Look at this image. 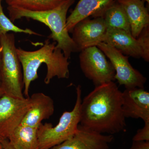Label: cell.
<instances>
[{
  "label": "cell",
  "instance_id": "obj_1",
  "mask_svg": "<svg viewBox=\"0 0 149 149\" xmlns=\"http://www.w3.org/2000/svg\"><path fill=\"white\" fill-rule=\"evenodd\" d=\"M122 104V92L114 81L95 86L82 100L80 124L101 134L125 131Z\"/></svg>",
  "mask_w": 149,
  "mask_h": 149
},
{
  "label": "cell",
  "instance_id": "obj_2",
  "mask_svg": "<svg viewBox=\"0 0 149 149\" xmlns=\"http://www.w3.org/2000/svg\"><path fill=\"white\" fill-rule=\"evenodd\" d=\"M56 42L47 41L37 50L28 51L17 48V53L22 68L24 94L29 97V88L32 81L38 78V70L42 63L47 67L44 82L47 85L55 77L59 79L68 78L69 62Z\"/></svg>",
  "mask_w": 149,
  "mask_h": 149
},
{
  "label": "cell",
  "instance_id": "obj_3",
  "mask_svg": "<svg viewBox=\"0 0 149 149\" xmlns=\"http://www.w3.org/2000/svg\"><path fill=\"white\" fill-rule=\"evenodd\" d=\"M75 0H65L60 5L49 10L32 11L17 8L8 7L10 19L13 22L27 17L45 24L50 29L49 38L56 43L57 47L61 49L67 58L72 53L78 52L77 47L67 30V14Z\"/></svg>",
  "mask_w": 149,
  "mask_h": 149
},
{
  "label": "cell",
  "instance_id": "obj_4",
  "mask_svg": "<svg viewBox=\"0 0 149 149\" xmlns=\"http://www.w3.org/2000/svg\"><path fill=\"white\" fill-rule=\"evenodd\" d=\"M1 58L0 84L4 94L18 99L25 98L23 72L17 53L15 35L7 33L0 36Z\"/></svg>",
  "mask_w": 149,
  "mask_h": 149
},
{
  "label": "cell",
  "instance_id": "obj_5",
  "mask_svg": "<svg viewBox=\"0 0 149 149\" xmlns=\"http://www.w3.org/2000/svg\"><path fill=\"white\" fill-rule=\"evenodd\" d=\"M76 100L71 111H65L58 123L53 126L51 123H41L37 129L39 149H51L72 137L80 124L82 87L76 88Z\"/></svg>",
  "mask_w": 149,
  "mask_h": 149
},
{
  "label": "cell",
  "instance_id": "obj_6",
  "mask_svg": "<svg viewBox=\"0 0 149 149\" xmlns=\"http://www.w3.org/2000/svg\"><path fill=\"white\" fill-rule=\"evenodd\" d=\"M80 52L81 70L95 87L114 81L115 71L113 66L97 46L86 48Z\"/></svg>",
  "mask_w": 149,
  "mask_h": 149
},
{
  "label": "cell",
  "instance_id": "obj_7",
  "mask_svg": "<svg viewBox=\"0 0 149 149\" xmlns=\"http://www.w3.org/2000/svg\"><path fill=\"white\" fill-rule=\"evenodd\" d=\"M97 47L111 63L115 71V80L119 85H123L125 89L144 88L147 78L130 64L128 56L107 43H100Z\"/></svg>",
  "mask_w": 149,
  "mask_h": 149
},
{
  "label": "cell",
  "instance_id": "obj_8",
  "mask_svg": "<svg viewBox=\"0 0 149 149\" xmlns=\"http://www.w3.org/2000/svg\"><path fill=\"white\" fill-rule=\"evenodd\" d=\"M29 97L16 98L3 94L0 97V137L8 139L21 124L31 107Z\"/></svg>",
  "mask_w": 149,
  "mask_h": 149
},
{
  "label": "cell",
  "instance_id": "obj_9",
  "mask_svg": "<svg viewBox=\"0 0 149 149\" xmlns=\"http://www.w3.org/2000/svg\"><path fill=\"white\" fill-rule=\"evenodd\" d=\"M72 38L78 52L103 42L107 28L103 17L81 20L72 29Z\"/></svg>",
  "mask_w": 149,
  "mask_h": 149
},
{
  "label": "cell",
  "instance_id": "obj_10",
  "mask_svg": "<svg viewBox=\"0 0 149 149\" xmlns=\"http://www.w3.org/2000/svg\"><path fill=\"white\" fill-rule=\"evenodd\" d=\"M114 137L104 135L79 124L74 136L51 149H109Z\"/></svg>",
  "mask_w": 149,
  "mask_h": 149
},
{
  "label": "cell",
  "instance_id": "obj_11",
  "mask_svg": "<svg viewBox=\"0 0 149 149\" xmlns=\"http://www.w3.org/2000/svg\"><path fill=\"white\" fill-rule=\"evenodd\" d=\"M122 110L125 118L149 121V93L144 88L125 89L122 92Z\"/></svg>",
  "mask_w": 149,
  "mask_h": 149
},
{
  "label": "cell",
  "instance_id": "obj_12",
  "mask_svg": "<svg viewBox=\"0 0 149 149\" xmlns=\"http://www.w3.org/2000/svg\"><path fill=\"white\" fill-rule=\"evenodd\" d=\"M29 100L31 107L21 124L38 128L42 120L49 119L53 115L54 102L49 96L42 93L32 94Z\"/></svg>",
  "mask_w": 149,
  "mask_h": 149
},
{
  "label": "cell",
  "instance_id": "obj_13",
  "mask_svg": "<svg viewBox=\"0 0 149 149\" xmlns=\"http://www.w3.org/2000/svg\"><path fill=\"white\" fill-rule=\"evenodd\" d=\"M116 0H80L70 15L67 18L66 28L72 32L76 24L81 20L93 16L102 17L107 9Z\"/></svg>",
  "mask_w": 149,
  "mask_h": 149
},
{
  "label": "cell",
  "instance_id": "obj_14",
  "mask_svg": "<svg viewBox=\"0 0 149 149\" xmlns=\"http://www.w3.org/2000/svg\"><path fill=\"white\" fill-rule=\"evenodd\" d=\"M103 42L114 47L127 56L136 58H144V52L141 41L131 34L123 30H107Z\"/></svg>",
  "mask_w": 149,
  "mask_h": 149
},
{
  "label": "cell",
  "instance_id": "obj_15",
  "mask_svg": "<svg viewBox=\"0 0 149 149\" xmlns=\"http://www.w3.org/2000/svg\"><path fill=\"white\" fill-rule=\"evenodd\" d=\"M122 6L130 24L131 35L137 39L142 30L149 26L148 10L143 0H117Z\"/></svg>",
  "mask_w": 149,
  "mask_h": 149
},
{
  "label": "cell",
  "instance_id": "obj_16",
  "mask_svg": "<svg viewBox=\"0 0 149 149\" xmlns=\"http://www.w3.org/2000/svg\"><path fill=\"white\" fill-rule=\"evenodd\" d=\"M37 129L20 124L8 140L19 149H39Z\"/></svg>",
  "mask_w": 149,
  "mask_h": 149
},
{
  "label": "cell",
  "instance_id": "obj_17",
  "mask_svg": "<svg viewBox=\"0 0 149 149\" xmlns=\"http://www.w3.org/2000/svg\"><path fill=\"white\" fill-rule=\"evenodd\" d=\"M102 17L105 22L107 30L119 29L131 34L127 15L117 0L107 9Z\"/></svg>",
  "mask_w": 149,
  "mask_h": 149
},
{
  "label": "cell",
  "instance_id": "obj_18",
  "mask_svg": "<svg viewBox=\"0 0 149 149\" xmlns=\"http://www.w3.org/2000/svg\"><path fill=\"white\" fill-rule=\"evenodd\" d=\"M65 0H5L8 6L32 11L49 10L60 5Z\"/></svg>",
  "mask_w": 149,
  "mask_h": 149
},
{
  "label": "cell",
  "instance_id": "obj_19",
  "mask_svg": "<svg viewBox=\"0 0 149 149\" xmlns=\"http://www.w3.org/2000/svg\"><path fill=\"white\" fill-rule=\"evenodd\" d=\"M13 32L16 33H23L30 35H39L37 32L29 29H23L19 28L13 23L10 19L6 16L4 13L1 1H0V36L5 35L8 32Z\"/></svg>",
  "mask_w": 149,
  "mask_h": 149
},
{
  "label": "cell",
  "instance_id": "obj_20",
  "mask_svg": "<svg viewBox=\"0 0 149 149\" xmlns=\"http://www.w3.org/2000/svg\"><path fill=\"white\" fill-rule=\"evenodd\" d=\"M141 40L144 52V58L145 61H149V26L144 28L139 37Z\"/></svg>",
  "mask_w": 149,
  "mask_h": 149
},
{
  "label": "cell",
  "instance_id": "obj_21",
  "mask_svg": "<svg viewBox=\"0 0 149 149\" xmlns=\"http://www.w3.org/2000/svg\"><path fill=\"white\" fill-rule=\"evenodd\" d=\"M133 141H149V121L144 122L143 127L137 130Z\"/></svg>",
  "mask_w": 149,
  "mask_h": 149
},
{
  "label": "cell",
  "instance_id": "obj_22",
  "mask_svg": "<svg viewBox=\"0 0 149 149\" xmlns=\"http://www.w3.org/2000/svg\"><path fill=\"white\" fill-rule=\"evenodd\" d=\"M129 149H149V141H133Z\"/></svg>",
  "mask_w": 149,
  "mask_h": 149
},
{
  "label": "cell",
  "instance_id": "obj_23",
  "mask_svg": "<svg viewBox=\"0 0 149 149\" xmlns=\"http://www.w3.org/2000/svg\"><path fill=\"white\" fill-rule=\"evenodd\" d=\"M0 143L4 149H19L10 142L8 139H2Z\"/></svg>",
  "mask_w": 149,
  "mask_h": 149
},
{
  "label": "cell",
  "instance_id": "obj_24",
  "mask_svg": "<svg viewBox=\"0 0 149 149\" xmlns=\"http://www.w3.org/2000/svg\"><path fill=\"white\" fill-rule=\"evenodd\" d=\"M4 94V93L2 88H1V84H0V97L3 94Z\"/></svg>",
  "mask_w": 149,
  "mask_h": 149
},
{
  "label": "cell",
  "instance_id": "obj_25",
  "mask_svg": "<svg viewBox=\"0 0 149 149\" xmlns=\"http://www.w3.org/2000/svg\"><path fill=\"white\" fill-rule=\"evenodd\" d=\"M1 40H0V62H1Z\"/></svg>",
  "mask_w": 149,
  "mask_h": 149
},
{
  "label": "cell",
  "instance_id": "obj_26",
  "mask_svg": "<svg viewBox=\"0 0 149 149\" xmlns=\"http://www.w3.org/2000/svg\"><path fill=\"white\" fill-rule=\"evenodd\" d=\"M0 149H3L2 146L1 145V143H0Z\"/></svg>",
  "mask_w": 149,
  "mask_h": 149
},
{
  "label": "cell",
  "instance_id": "obj_27",
  "mask_svg": "<svg viewBox=\"0 0 149 149\" xmlns=\"http://www.w3.org/2000/svg\"><path fill=\"white\" fill-rule=\"evenodd\" d=\"M143 1H146L148 3H149V0H143Z\"/></svg>",
  "mask_w": 149,
  "mask_h": 149
},
{
  "label": "cell",
  "instance_id": "obj_28",
  "mask_svg": "<svg viewBox=\"0 0 149 149\" xmlns=\"http://www.w3.org/2000/svg\"><path fill=\"white\" fill-rule=\"evenodd\" d=\"M2 139L1 138V137H0V141H1V140H2Z\"/></svg>",
  "mask_w": 149,
  "mask_h": 149
},
{
  "label": "cell",
  "instance_id": "obj_29",
  "mask_svg": "<svg viewBox=\"0 0 149 149\" xmlns=\"http://www.w3.org/2000/svg\"><path fill=\"white\" fill-rule=\"evenodd\" d=\"M1 1V0H0V1Z\"/></svg>",
  "mask_w": 149,
  "mask_h": 149
},
{
  "label": "cell",
  "instance_id": "obj_30",
  "mask_svg": "<svg viewBox=\"0 0 149 149\" xmlns=\"http://www.w3.org/2000/svg\"></svg>",
  "mask_w": 149,
  "mask_h": 149
}]
</instances>
